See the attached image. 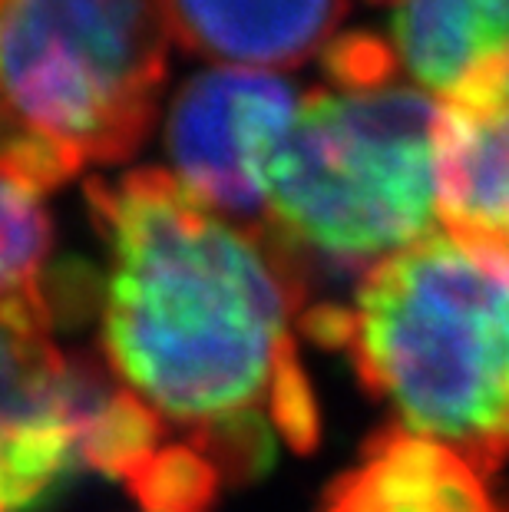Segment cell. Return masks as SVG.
I'll return each instance as SVG.
<instances>
[{"instance_id":"6da1fadb","label":"cell","mask_w":509,"mask_h":512,"mask_svg":"<svg viewBox=\"0 0 509 512\" xmlns=\"http://www.w3.org/2000/svg\"><path fill=\"white\" fill-rule=\"evenodd\" d=\"M110 258L100 344L113 374L219 466L225 486L311 453L321 407L301 364L311 278L268 228L202 205L166 169L83 185Z\"/></svg>"},{"instance_id":"7c38bea8","label":"cell","mask_w":509,"mask_h":512,"mask_svg":"<svg viewBox=\"0 0 509 512\" xmlns=\"http://www.w3.org/2000/svg\"><path fill=\"white\" fill-rule=\"evenodd\" d=\"M371 4H397V0H371ZM404 4V0H400Z\"/></svg>"},{"instance_id":"30bf717a","label":"cell","mask_w":509,"mask_h":512,"mask_svg":"<svg viewBox=\"0 0 509 512\" xmlns=\"http://www.w3.org/2000/svg\"><path fill=\"white\" fill-rule=\"evenodd\" d=\"M391 47L414 86L447 96L480 63L509 53V0H404Z\"/></svg>"},{"instance_id":"277c9868","label":"cell","mask_w":509,"mask_h":512,"mask_svg":"<svg viewBox=\"0 0 509 512\" xmlns=\"http://www.w3.org/2000/svg\"><path fill=\"white\" fill-rule=\"evenodd\" d=\"M169 0H0V123L70 176L136 156L172 50Z\"/></svg>"},{"instance_id":"3957f363","label":"cell","mask_w":509,"mask_h":512,"mask_svg":"<svg viewBox=\"0 0 509 512\" xmlns=\"http://www.w3.org/2000/svg\"><path fill=\"white\" fill-rule=\"evenodd\" d=\"M440 103L414 83L314 90L268 166V232L311 288L351 281L433 232Z\"/></svg>"},{"instance_id":"7a4b0ae2","label":"cell","mask_w":509,"mask_h":512,"mask_svg":"<svg viewBox=\"0 0 509 512\" xmlns=\"http://www.w3.org/2000/svg\"><path fill=\"white\" fill-rule=\"evenodd\" d=\"M301 334L351 357L361 387L404 430L486 473L509 460V271L450 232L384 258Z\"/></svg>"},{"instance_id":"9c48e42d","label":"cell","mask_w":509,"mask_h":512,"mask_svg":"<svg viewBox=\"0 0 509 512\" xmlns=\"http://www.w3.org/2000/svg\"><path fill=\"white\" fill-rule=\"evenodd\" d=\"M67 179L73 176L57 159L0 123V311L47 308L43 281L53 248L47 199Z\"/></svg>"},{"instance_id":"8fae6325","label":"cell","mask_w":509,"mask_h":512,"mask_svg":"<svg viewBox=\"0 0 509 512\" xmlns=\"http://www.w3.org/2000/svg\"><path fill=\"white\" fill-rule=\"evenodd\" d=\"M225 479L209 456L182 433L159 446V453L126 483V493L143 512H212Z\"/></svg>"},{"instance_id":"ba28073f","label":"cell","mask_w":509,"mask_h":512,"mask_svg":"<svg viewBox=\"0 0 509 512\" xmlns=\"http://www.w3.org/2000/svg\"><path fill=\"white\" fill-rule=\"evenodd\" d=\"M189 53L238 70H295L324 50L348 0H169Z\"/></svg>"},{"instance_id":"52a82bcc","label":"cell","mask_w":509,"mask_h":512,"mask_svg":"<svg viewBox=\"0 0 509 512\" xmlns=\"http://www.w3.org/2000/svg\"><path fill=\"white\" fill-rule=\"evenodd\" d=\"M318 512H509V489L463 453L391 423L324 486Z\"/></svg>"},{"instance_id":"5b68a950","label":"cell","mask_w":509,"mask_h":512,"mask_svg":"<svg viewBox=\"0 0 509 512\" xmlns=\"http://www.w3.org/2000/svg\"><path fill=\"white\" fill-rule=\"evenodd\" d=\"M301 110L288 76L219 67L182 83L166 116L172 176L238 225L268 228L265 182Z\"/></svg>"},{"instance_id":"8992f818","label":"cell","mask_w":509,"mask_h":512,"mask_svg":"<svg viewBox=\"0 0 509 512\" xmlns=\"http://www.w3.org/2000/svg\"><path fill=\"white\" fill-rule=\"evenodd\" d=\"M433 152L447 232L509 271V53L443 96Z\"/></svg>"}]
</instances>
